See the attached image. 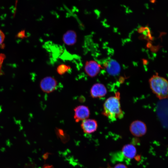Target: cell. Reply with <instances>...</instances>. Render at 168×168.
Here are the masks:
<instances>
[{"label":"cell","instance_id":"5bb4252c","mask_svg":"<svg viewBox=\"0 0 168 168\" xmlns=\"http://www.w3.org/2000/svg\"><path fill=\"white\" fill-rule=\"evenodd\" d=\"M114 168H128L124 164L122 163L118 164L114 166Z\"/></svg>","mask_w":168,"mask_h":168},{"label":"cell","instance_id":"5b68a950","mask_svg":"<svg viewBox=\"0 0 168 168\" xmlns=\"http://www.w3.org/2000/svg\"><path fill=\"white\" fill-rule=\"evenodd\" d=\"M74 111V118L76 122L88 119L90 115L89 108L84 105H80L75 107Z\"/></svg>","mask_w":168,"mask_h":168},{"label":"cell","instance_id":"8fae6325","mask_svg":"<svg viewBox=\"0 0 168 168\" xmlns=\"http://www.w3.org/2000/svg\"><path fill=\"white\" fill-rule=\"evenodd\" d=\"M122 154L127 158H133L136 154V149L134 145L128 144L124 145L122 148Z\"/></svg>","mask_w":168,"mask_h":168},{"label":"cell","instance_id":"4fadbf2b","mask_svg":"<svg viewBox=\"0 0 168 168\" xmlns=\"http://www.w3.org/2000/svg\"><path fill=\"white\" fill-rule=\"evenodd\" d=\"M5 38V34L4 33L0 30V44L3 41Z\"/></svg>","mask_w":168,"mask_h":168},{"label":"cell","instance_id":"6da1fadb","mask_svg":"<svg viewBox=\"0 0 168 168\" xmlns=\"http://www.w3.org/2000/svg\"><path fill=\"white\" fill-rule=\"evenodd\" d=\"M102 114L111 121L123 117L124 113L121 108L119 92L106 100L103 104Z\"/></svg>","mask_w":168,"mask_h":168},{"label":"cell","instance_id":"3957f363","mask_svg":"<svg viewBox=\"0 0 168 168\" xmlns=\"http://www.w3.org/2000/svg\"><path fill=\"white\" fill-rule=\"evenodd\" d=\"M129 130L133 135L136 137H140L146 133L147 127L146 124L142 121L135 120L130 124Z\"/></svg>","mask_w":168,"mask_h":168},{"label":"cell","instance_id":"7a4b0ae2","mask_svg":"<svg viewBox=\"0 0 168 168\" xmlns=\"http://www.w3.org/2000/svg\"><path fill=\"white\" fill-rule=\"evenodd\" d=\"M150 89L159 100L168 99V81L158 75H153L149 80Z\"/></svg>","mask_w":168,"mask_h":168},{"label":"cell","instance_id":"8992f818","mask_svg":"<svg viewBox=\"0 0 168 168\" xmlns=\"http://www.w3.org/2000/svg\"><path fill=\"white\" fill-rule=\"evenodd\" d=\"M101 68V66L96 61L90 60L86 62L84 70L88 76L93 77L96 76L99 73Z\"/></svg>","mask_w":168,"mask_h":168},{"label":"cell","instance_id":"30bf717a","mask_svg":"<svg viewBox=\"0 0 168 168\" xmlns=\"http://www.w3.org/2000/svg\"><path fill=\"white\" fill-rule=\"evenodd\" d=\"M77 35L73 30H70L66 32L63 36V40L68 45H72L77 42Z\"/></svg>","mask_w":168,"mask_h":168},{"label":"cell","instance_id":"ba28073f","mask_svg":"<svg viewBox=\"0 0 168 168\" xmlns=\"http://www.w3.org/2000/svg\"><path fill=\"white\" fill-rule=\"evenodd\" d=\"M104 66L107 72L110 75L115 76L119 74L120 71V67L115 60L109 59L104 63Z\"/></svg>","mask_w":168,"mask_h":168},{"label":"cell","instance_id":"52a82bcc","mask_svg":"<svg viewBox=\"0 0 168 168\" xmlns=\"http://www.w3.org/2000/svg\"><path fill=\"white\" fill-rule=\"evenodd\" d=\"M107 89L104 85L101 83H96L91 87L90 90V94L93 98H100L106 95Z\"/></svg>","mask_w":168,"mask_h":168},{"label":"cell","instance_id":"9a60e30c","mask_svg":"<svg viewBox=\"0 0 168 168\" xmlns=\"http://www.w3.org/2000/svg\"><path fill=\"white\" fill-rule=\"evenodd\" d=\"M42 168H54L52 165H46L43 167Z\"/></svg>","mask_w":168,"mask_h":168},{"label":"cell","instance_id":"7c38bea8","mask_svg":"<svg viewBox=\"0 0 168 168\" xmlns=\"http://www.w3.org/2000/svg\"><path fill=\"white\" fill-rule=\"evenodd\" d=\"M70 69V67L69 66L64 64H61L58 66L56 70L58 74L62 75L67 72Z\"/></svg>","mask_w":168,"mask_h":168},{"label":"cell","instance_id":"9c48e42d","mask_svg":"<svg viewBox=\"0 0 168 168\" xmlns=\"http://www.w3.org/2000/svg\"><path fill=\"white\" fill-rule=\"evenodd\" d=\"M81 127L84 132L90 134L95 132L98 127L97 121L94 119H87L82 121Z\"/></svg>","mask_w":168,"mask_h":168},{"label":"cell","instance_id":"277c9868","mask_svg":"<svg viewBox=\"0 0 168 168\" xmlns=\"http://www.w3.org/2000/svg\"><path fill=\"white\" fill-rule=\"evenodd\" d=\"M57 85L56 80L53 77L48 76L43 78L40 82V87L42 91L49 93L55 90Z\"/></svg>","mask_w":168,"mask_h":168}]
</instances>
